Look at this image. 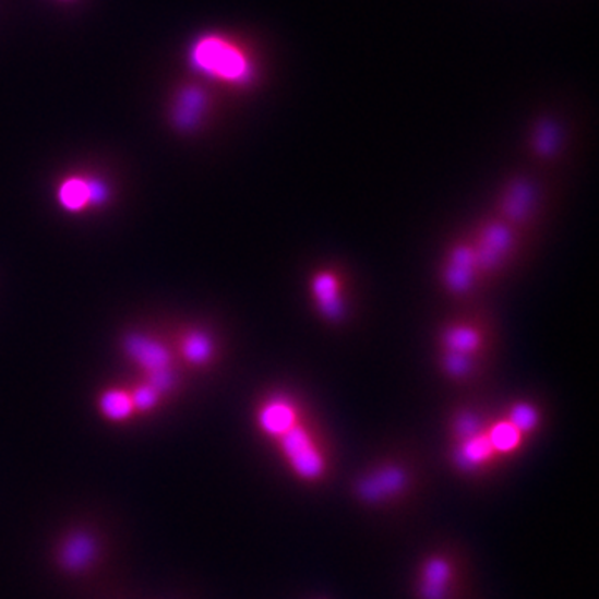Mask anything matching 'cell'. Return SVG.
I'll return each instance as SVG.
<instances>
[{"instance_id":"16","label":"cell","mask_w":599,"mask_h":599,"mask_svg":"<svg viewBox=\"0 0 599 599\" xmlns=\"http://www.w3.org/2000/svg\"><path fill=\"white\" fill-rule=\"evenodd\" d=\"M98 408L103 411L104 417L112 421H123L132 417L135 411L132 395L125 390H107L98 399Z\"/></svg>"},{"instance_id":"9","label":"cell","mask_w":599,"mask_h":599,"mask_svg":"<svg viewBox=\"0 0 599 599\" xmlns=\"http://www.w3.org/2000/svg\"><path fill=\"white\" fill-rule=\"evenodd\" d=\"M312 295L323 319L332 323L342 322L345 319L347 310L342 297L340 278L335 272H316L312 278Z\"/></svg>"},{"instance_id":"10","label":"cell","mask_w":599,"mask_h":599,"mask_svg":"<svg viewBox=\"0 0 599 599\" xmlns=\"http://www.w3.org/2000/svg\"><path fill=\"white\" fill-rule=\"evenodd\" d=\"M455 579V566L445 556H431L424 561L418 582V598L448 599Z\"/></svg>"},{"instance_id":"7","label":"cell","mask_w":599,"mask_h":599,"mask_svg":"<svg viewBox=\"0 0 599 599\" xmlns=\"http://www.w3.org/2000/svg\"><path fill=\"white\" fill-rule=\"evenodd\" d=\"M537 208V189L526 179H516L505 189L500 204V220L516 228L526 224Z\"/></svg>"},{"instance_id":"11","label":"cell","mask_w":599,"mask_h":599,"mask_svg":"<svg viewBox=\"0 0 599 599\" xmlns=\"http://www.w3.org/2000/svg\"><path fill=\"white\" fill-rule=\"evenodd\" d=\"M260 430L265 433L268 439L277 442L280 436H284L288 430L295 427L298 421H302L300 415H298L297 405L291 399L284 398V396H277V398H271L263 404V407L259 410Z\"/></svg>"},{"instance_id":"3","label":"cell","mask_w":599,"mask_h":599,"mask_svg":"<svg viewBox=\"0 0 599 599\" xmlns=\"http://www.w3.org/2000/svg\"><path fill=\"white\" fill-rule=\"evenodd\" d=\"M123 350L130 360L135 361L139 369L144 372L145 382L154 386L164 395L176 383L172 369V355L164 345L154 338L144 337L139 333L129 335L123 342Z\"/></svg>"},{"instance_id":"19","label":"cell","mask_w":599,"mask_h":599,"mask_svg":"<svg viewBox=\"0 0 599 599\" xmlns=\"http://www.w3.org/2000/svg\"><path fill=\"white\" fill-rule=\"evenodd\" d=\"M484 423L481 418L474 411H459L453 418V440L462 442V440L471 439L484 430Z\"/></svg>"},{"instance_id":"14","label":"cell","mask_w":599,"mask_h":599,"mask_svg":"<svg viewBox=\"0 0 599 599\" xmlns=\"http://www.w3.org/2000/svg\"><path fill=\"white\" fill-rule=\"evenodd\" d=\"M95 556V543L87 535H75L63 544L60 561L69 572H82Z\"/></svg>"},{"instance_id":"5","label":"cell","mask_w":599,"mask_h":599,"mask_svg":"<svg viewBox=\"0 0 599 599\" xmlns=\"http://www.w3.org/2000/svg\"><path fill=\"white\" fill-rule=\"evenodd\" d=\"M408 484H410V477L404 466L388 463L361 477L357 481L355 493L364 505L376 506L393 502L395 498L407 491Z\"/></svg>"},{"instance_id":"17","label":"cell","mask_w":599,"mask_h":599,"mask_svg":"<svg viewBox=\"0 0 599 599\" xmlns=\"http://www.w3.org/2000/svg\"><path fill=\"white\" fill-rule=\"evenodd\" d=\"M182 354L193 364H205L214 357V342L204 332H189L182 340Z\"/></svg>"},{"instance_id":"12","label":"cell","mask_w":599,"mask_h":599,"mask_svg":"<svg viewBox=\"0 0 599 599\" xmlns=\"http://www.w3.org/2000/svg\"><path fill=\"white\" fill-rule=\"evenodd\" d=\"M496 456L488 440L487 428L471 439L455 442V448H453V463L465 474L480 471L484 466H490Z\"/></svg>"},{"instance_id":"18","label":"cell","mask_w":599,"mask_h":599,"mask_svg":"<svg viewBox=\"0 0 599 599\" xmlns=\"http://www.w3.org/2000/svg\"><path fill=\"white\" fill-rule=\"evenodd\" d=\"M505 418L525 436L537 430L538 424H540V411L528 402L513 404Z\"/></svg>"},{"instance_id":"6","label":"cell","mask_w":599,"mask_h":599,"mask_svg":"<svg viewBox=\"0 0 599 599\" xmlns=\"http://www.w3.org/2000/svg\"><path fill=\"white\" fill-rule=\"evenodd\" d=\"M480 277L471 243H458L448 253V259L443 268V284L446 290L453 295H465L474 288L475 281Z\"/></svg>"},{"instance_id":"22","label":"cell","mask_w":599,"mask_h":599,"mask_svg":"<svg viewBox=\"0 0 599 599\" xmlns=\"http://www.w3.org/2000/svg\"><path fill=\"white\" fill-rule=\"evenodd\" d=\"M130 395H132L135 411H151L158 404L161 393L144 382L142 385L135 386Z\"/></svg>"},{"instance_id":"21","label":"cell","mask_w":599,"mask_h":599,"mask_svg":"<svg viewBox=\"0 0 599 599\" xmlns=\"http://www.w3.org/2000/svg\"><path fill=\"white\" fill-rule=\"evenodd\" d=\"M558 145H560V135H558L556 127L551 125L550 122L538 127L537 135H535V151L540 157H553L558 152Z\"/></svg>"},{"instance_id":"15","label":"cell","mask_w":599,"mask_h":599,"mask_svg":"<svg viewBox=\"0 0 599 599\" xmlns=\"http://www.w3.org/2000/svg\"><path fill=\"white\" fill-rule=\"evenodd\" d=\"M487 435L498 456L518 452L522 448L523 440H525L522 431L516 430L506 418L487 427Z\"/></svg>"},{"instance_id":"8","label":"cell","mask_w":599,"mask_h":599,"mask_svg":"<svg viewBox=\"0 0 599 599\" xmlns=\"http://www.w3.org/2000/svg\"><path fill=\"white\" fill-rule=\"evenodd\" d=\"M107 196H109V193H107V189L103 183L79 176H72L63 180L59 185V190H57V202L63 211L71 212V214L84 212L88 205L103 204V202H106Z\"/></svg>"},{"instance_id":"20","label":"cell","mask_w":599,"mask_h":599,"mask_svg":"<svg viewBox=\"0 0 599 599\" xmlns=\"http://www.w3.org/2000/svg\"><path fill=\"white\" fill-rule=\"evenodd\" d=\"M475 357L455 351H443L442 369L452 379L462 380L474 372Z\"/></svg>"},{"instance_id":"1","label":"cell","mask_w":599,"mask_h":599,"mask_svg":"<svg viewBox=\"0 0 599 599\" xmlns=\"http://www.w3.org/2000/svg\"><path fill=\"white\" fill-rule=\"evenodd\" d=\"M190 62L200 74L224 84L245 85L253 79L252 59L245 50L218 36H205L190 49Z\"/></svg>"},{"instance_id":"13","label":"cell","mask_w":599,"mask_h":599,"mask_svg":"<svg viewBox=\"0 0 599 599\" xmlns=\"http://www.w3.org/2000/svg\"><path fill=\"white\" fill-rule=\"evenodd\" d=\"M443 351L475 355L483 347V333L470 323H453L442 333Z\"/></svg>"},{"instance_id":"2","label":"cell","mask_w":599,"mask_h":599,"mask_svg":"<svg viewBox=\"0 0 599 599\" xmlns=\"http://www.w3.org/2000/svg\"><path fill=\"white\" fill-rule=\"evenodd\" d=\"M277 443L285 463L298 480L313 483L325 477L328 468L325 452L309 424L298 421Z\"/></svg>"},{"instance_id":"4","label":"cell","mask_w":599,"mask_h":599,"mask_svg":"<svg viewBox=\"0 0 599 599\" xmlns=\"http://www.w3.org/2000/svg\"><path fill=\"white\" fill-rule=\"evenodd\" d=\"M477 262L478 274L491 275L508 262L515 247V228L503 220L484 224L478 230L477 239L471 242Z\"/></svg>"}]
</instances>
